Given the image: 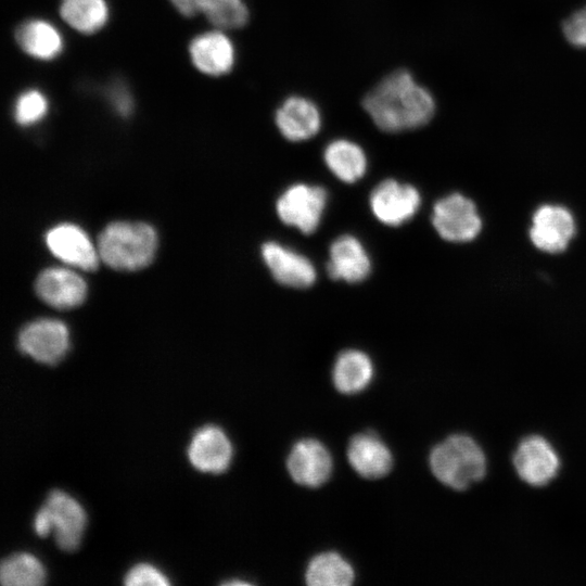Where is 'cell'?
I'll list each match as a JSON object with an SVG mask.
<instances>
[{"label":"cell","mask_w":586,"mask_h":586,"mask_svg":"<svg viewBox=\"0 0 586 586\" xmlns=\"http://www.w3.org/2000/svg\"><path fill=\"white\" fill-rule=\"evenodd\" d=\"M362 105L375 126L385 132L424 126L435 111L432 94L405 69L384 77L366 94Z\"/></svg>","instance_id":"obj_1"},{"label":"cell","mask_w":586,"mask_h":586,"mask_svg":"<svg viewBox=\"0 0 586 586\" xmlns=\"http://www.w3.org/2000/svg\"><path fill=\"white\" fill-rule=\"evenodd\" d=\"M429 463L440 482L457 491L467 489L486 473L484 451L473 438L462 434L437 444L431 450Z\"/></svg>","instance_id":"obj_2"},{"label":"cell","mask_w":586,"mask_h":586,"mask_svg":"<svg viewBox=\"0 0 586 586\" xmlns=\"http://www.w3.org/2000/svg\"><path fill=\"white\" fill-rule=\"evenodd\" d=\"M156 234L142 222L117 221L109 225L98 241L99 257L118 270H137L148 266L156 250Z\"/></svg>","instance_id":"obj_3"},{"label":"cell","mask_w":586,"mask_h":586,"mask_svg":"<svg viewBox=\"0 0 586 586\" xmlns=\"http://www.w3.org/2000/svg\"><path fill=\"white\" fill-rule=\"evenodd\" d=\"M85 525L86 513L82 507L60 489H52L48 494L34 519L36 534L46 537L53 531L55 544L64 551L78 548Z\"/></svg>","instance_id":"obj_4"},{"label":"cell","mask_w":586,"mask_h":586,"mask_svg":"<svg viewBox=\"0 0 586 586\" xmlns=\"http://www.w3.org/2000/svg\"><path fill=\"white\" fill-rule=\"evenodd\" d=\"M326 204L327 192L322 187L296 183L279 196L276 208L283 224L310 234L318 228Z\"/></svg>","instance_id":"obj_5"},{"label":"cell","mask_w":586,"mask_h":586,"mask_svg":"<svg viewBox=\"0 0 586 586\" xmlns=\"http://www.w3.org/2000/svg\"><path fill=\"white\" fill-rule=\"evenodd\" d=\"M432 224L437 233L450 242L471 241L482 228L474 203L459 193L449 194L435 203Z\"/></svg>","instance_id":"obj_6"},{"label":"cell","mask_w":586,"mask_h":586,"mask_svg":"<svg viewBox=\"0 0 586 586\" xmlns=\"http://www.w3.org/2000/svg\"><path fill=\"white\" fill-rule=\"evenodd\" d=\"M69 346L65 324L54 319H39L28 323L20 332L18 348L36 361L46 365L58 364Z\"/></svg>","instance_id":"obj_7"},{"label":"cell","mask_w":586,"mask_h":586,"mask_svg":"<svg viewBox=\"0 0 586 586\" xmlns=\"http://www.w3.org/2000/svg\"><path fill=\"white\" fill-rule=\"evenodd\" d=\"M420 203L421 198L415 187L393 179L381 181L369 198L370 208L377 219L394 227L412 218Z\"/></svg>","instance_id":"obj_8"},{"label":"cell","mask_w":586,"mask_h":586,"mask_svg":"<svg viewBox=\"0 0 586 586\" xmlns=\"http://www.w3.org/2000/svg\"><path fill=\"white\" fill-rule=\"evenodd\" d=\"M513 464L522 481L532 486H544L557 475L560 461L548 441L531 435L518 445Z\"/></svg>","instance_id":"obj_9"},{"label":"cell","mask_w":586,"mask_h":586,"mask_svg":"<svg viewBox=\"0 0 586 586\" xmlns=\"http://www.w3.org/2000/svg\"><path fill=\"white\" fill-rule=\"evenodd\" d=\"M574 233V218L565 207L543 205L533 216L530 237L540 251L547 253L564 251Z\"/></svg>","instance_id":"obj_10"},{"label":"cell","mask_w":586,"mask_h":586,"mask_svg":"<svg viewBox=\"0 0 586 586\" xmlns=\"http://www.w3.org/2000/svg\"><path fill=\"white\" fill-rule=\"evenodd\" d=\"M288 471L298 484L317 487L328 481L332 471V458L323 444L315 438L298 441L291 449Z\"/></svg>","instance_id":"obj_11"},{"label":"cell","mask_w":586,"mask_h":586,"mask_svg":"<svg viewBox=\"0 0 586 586\" xmlns=\"http://www.w3.org/2000/svg\"><path fill=\"white\" fill-rule=\"evenodd\" d=\"M262 256L275 280L291 288H307L316 280V269L304 255L280 243L269 241L262 246Z\"/></svg>","instance_id":"obj_12"},{"label":"cell","mask_w":586,"mask_h":586,"mask_svg":"<svg viewBox=\"0 0 586 586\" xmlns=\"http://www.w3.org/2000/svg\"><path fill=\"white\" fill-rule=\"evenodd\" d=\"M232 453V445L226 433L212 424L199 429L188 447L191 464L199 471L215 474L227 470Z\"/></svg>","instance_id":"obj_13"},{"label":"cell","mask_w":586,"mask_h":586,"mask_svg":"<svg viewBox=\"0 0 586 586\" xmlns=\"http://www.w3.org/2000/svg\"><path fill=\"white\" fill-rule=\"evenodd\" d=\"M193 65L208 76L228 74L235 61V49L229 37L215 29L194 37L189 46Z\"/></svg>","instance_id":"obj_14"},{"label":"cell","mask_w":586,"mask_h":586,"mask_svg":"<svg viewBox=\"0 0 586 586\" xmlns=\"http://www.w3.org/2000/svg\"><path fill=\"white\" fill-rule=\"evenodd\" d=\"M276 125L281 135L293 142L308 140L321 127V114L309 99L292 95L285 99L276 111Z\"/></svg>","instance_id":"obj_15"},{"label":"cell","mask_w":586,"mask_h":586,"mask_svg":"<svg viewBox=\"0 0 586 586\" xmlns=\"http://www.w3.org/2000/svg\"><path fill=\"white\" fill-rule=\"evenodd\" d=\"M49 250L64 263L84 270H94L99 253L77 226L62 224L52 228L46 237Z\"/></svg>","instance_id":"obj_16"},{"label":"cell","mask_w":586,"mask_h":586,"mask_svg":"<svg viewBox=\"0 0 586 586\" xmlns=\"http://www.w3.org/2000/svg\"><path fill=\"white\" fill-rule=\"evenodd\" d=\"M36 292L47 304L56 308H72L84 302L87 293L85 280L64 268H49L36 281Z\"/></svg>","instance_id":"obj_17"},{"label":"cell","mask_w":586,"mask_h":586,"mask_svg":"<svg viewBox=\"0 0 586 586\" xmlns=\"http://www.w3.org/2000/svg\"><path fill=\"white\" fill-rule=\"evenodd\" d=\"M370 269V258L357 238L345 234L332 242L327 264L332 279L349 283L360 282L367 278Z\"/></svg>","instance_id":"obj_18"},{"label":"cell","mask_w":586,"mask_h":586,"mask_svg":"<svg viewBox=\"0 0 586 586\" xmlns=\"http://www.w3.org/2000/svg\"><path fill=\"white\" fill-rule=\"evenodd\" d=\"M347 458L354 470L367 479L382 477L393 466L388 447L372 433H361L352 437Z\"/></svg>","instance_id":"obj_19"},{"label":"cell","mask_w":586,"mask_h":586,"mask_svg":"<svg viewBox=\"0 0 586 586\" xmlns=\"http://www.w3.org/2000/svg\"><path fill=\"white\" fill-rule=\"evenodd\" d=\"M20 48L28 55L48 61L56 58L63 49L59 30L43 20H29L22 23L15 31Z\"/></svg>","instance_id":"obj_20"},{"label":"cell","mask_w":586,"mask_h":586,"mask_svg":"<svg viewBox=\"0 0 586 586\" xmlns=\"http://www.w3.org/2000/svg\"><path fill=\"white\" fill-rule=\"evenodd\" d=\"M373 377L369 356L357 349L342 352L332 371L334 386L343 394H355L366 388Z\"/></svg>","instance_id":"obj_21"},{"label":"cell","mask_w":586,"mask_h":586,"mask_svg":"<svg viewBox=\"0 0 586 586\" xmlns=\"http://www.w3.org/2000/svg\"><path fill=\"white\" fill-rule=\"evenodd\" d=\"M323 158L334 176L347 183L360 179L367 169L364 150L347 139L331 141L324 149Z\"/></svg>","instance_id":"obj_22"},{"label":"cell","mask_w":586,"mask_h":586,"mask_svg":"<svg viewBox=\"0 0 586 586\" xmlns=\"http://www.w3.org/2000/svg\"><path fill=\"white\" fill-rule=\"evenodd\" d=\"M305 577L311 586H347L354 582L355 573L341 555L327 551L310 560Z\"/></svg>","instance_id":"obj_23"},{"label":"cell","mask_w":586,"mask_h":586,"mask_svg":"<svg viewBox=\"0 0 586 586\" xmlns=\"http://www.w3.org/2000/svg\"><path fill=\"white\" fill-rule=\"evenodd\" d=\"M60 15L72 28L89 35L105 25L109 9L105 0H62Z\"/></svg>","instance_id":"obj_24"},{"label":"cell","mask_w":586,"mask_h":586,"mask_svg":"<svg viewBox=\"0 0 586 586\" xmlns=\"http://www.w3.org/2000/svg\"><path fill=\"white\" fill-rule=\"evenodd\" d=\"M44 569L28 552H18L3 559L0 564V583L3 586H39L44 583Z\"/></svg>","instance_id":"obj_25"},{"label":"cell","mask_w":586,"mask_h":586,"mask_svg":"<svg viewBox=\"0 0 586 586\" xmlns=\"http://www.w3.org/2000/svg\"><path fill=\"white\" fill-rule=\"evenodd\" d=\"M201 13L221 30L241 28L249 21L243 0H201Z\"/></svg>","instance_id":"obj_26"},{"label":"cell","mask_w":586,"mask_h":586,"mask_svg":"<svg viewBox=\"0 0 586 586\" xmlns=\"http://www.w3.org/2000/svg\"><path fill=\"white\" fill-rule=\"evenodd\" d=\"M48 111V101L42 92L30 89L23 92L14 106L15 120L22 126H29L42 119Z\"/></svg>","instance_id":"obj_27"},{"label":"cell","mask_w":586,"mask_h":586,"mask_svg":"<svg viewBox=\"0 0 586 586\" xmlns=\"http://www.w3.org/2000/svg\"><path fill=\"white\" fill-rule=\"evenodd\" d=\"M124 583L128 586L169 585L166 576L163 575L156 568L148 563H138L132 566L125 575Z\"/></svg>","instance_id":"obj_28"},{"label":"cell","mask_w":586,"mask_h":586,"mask_svg":"<svg viewBox=\"0 0 586 586\" xmlns=\"http://www.w3.org/2000/svg\"><path fill=\"white\" fill-rule=\"evenodd\" d=\"M563 33L573 46L586 48V7L564 22Z\"/></svg>","instance_id":"obj_29"},{"label":"cell","mask_w":586,"mask_h":586,"mask_svg":"<svg viewBox=\"0 0 586 586\" xmlns=\"http://www.w3.org/2000/svg\"><path fill=\"white\" fill-rule=\"evenodd\" d=\"M114 109L123 116L129 115L132 109V100L129 92L124 87H114L111 93Z\"/></svg>","instance_id":"obj_30"},{"label":"cell","mask_w":586,"mask_h":586,"mask_svg":"<svg viewBox=\"0 0 586 586\" xmlns=\"http://www.w3.org/2000/svg\"><path fill=\"white\" fill-rule=\"evenodd\" d=\"M177 11L187 17L201 13V0H170Z\"/></svg>","instance_id":"obj_31"}]
</instances>
